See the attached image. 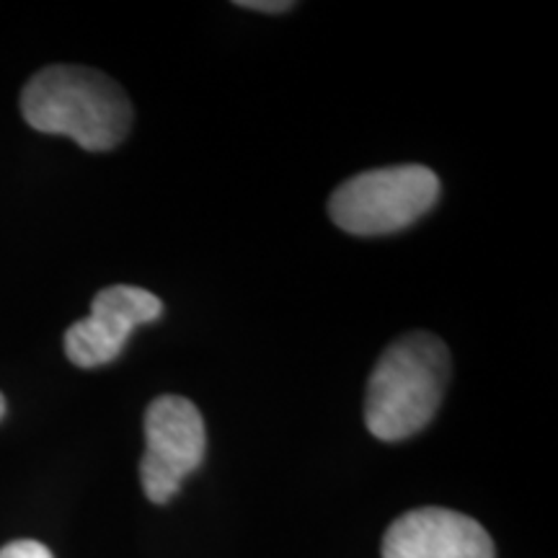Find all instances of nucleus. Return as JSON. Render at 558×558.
Masks as SVG:
<instances>
[{
  "label": "nucleus",
  "instance_id": "nucleus-1",
  "mask_svg": "<svg viewBox=\"0 0 558 558\" xmlns=\"http://www.w3.org/2000/svg\"><path fill=\"white\" fill-rule=\"evenodd\" d=\"M21 114L34 130L65 135L90 153L117 148L132 128V107L120 83L81 65L39 70L21 94Z\"/></svg>",
  "mask_w": 558,
  "mask_h": 558
},
{
  "label": "nucleus",
  "instance_id": "nucleus-2",
  "mask_svg": "<svg viewBox=\"0 0 558 558\" xmlns=\"http://www.w3.org/2000/svg\"><path fill=\"white\" fill-rule=\"evenodd\" d=\"M450 380V352L435 333L416 331L380 354L367 383L369 435L399 442L422 432L437 414Z\"/></svg>",
  "mask_w": 558,
  "mask_h": 558
},
{
  "label": "nucleus",
  "instance_id": "nucleus-3",
  "mask_svg": "<svg viewBox=\"0 0 558 558\" xmlns=\"http://www.w3.org/2000/svg\"><path fill=\"white\" fill-rule=\"evenodd\" d=\"M437 197L439 179L427 166H388L344 181L331 194L329 215L352 235H386L416 222Z\"/></svg>",
  "mask_w": 558,
  "mask_h": 558
},
{
  "label": "nucleus",
  "instance_id": "nucleus-4",
  "mask_svg": "<svg viewBox=\"0 0 558 558\" xmlns=\"http://www.w3.org/2000/svg\"><path fill=\"white\" fill-rule=\"evenodd\" d=\"M205 418L190 399L160 396L145 411V456L140 460L145 497L166 505L179 494L181 481L205 460Z\"/></svg>",
  "mask_w": 558,
  "mask_h": 558
},
{
  "label": "nucleus",
  "instance_id": "nucleus-5",
  "mask_svg": "<svg viewBox=\"0 0 558 558\" xmlns=\"http://www.w3.org/2000/svg\"><path fill=\"white\" fill-rule=\"evenodd\" d=\"M163 303L135 284H111L90 300V316L65 331V354L78 367H101L114 362L137 326L160 318Z\"/></svg>",
  "mask_w": 558,
  "mask_h": 558
},
{
  "label": "nucleus",
  "instance_id": "nucleus-6",
  "mask_svg": "<svg viewBox=\"0 0 558 558\" xmlns=\"http://www.w3.org/2000/svg\"><path fill=\"white\" fill-rule=\"evenodd\" d=\"M383 558H494V543L469 514L422 507L388 527Z\"/></svg>",
  "mask_w": 558,
  "mask_h": 558
},
{
  "label": "nucleus",
  "instance_id": "nucleus-7",
  "mask_svg": "<svg viewBox=\"0 0 558 558\" xmlns=\"http://www.w3.org/2000/svg\"><path fill=\"white\" fill-rule=\"evenodd\" d=\"M0 558H52V554L37 541H13L0 548Z\"/></svg>",
  "mask_w": 558,
  "mask_h": 558
},
{
  "label": "nucleus",
  "instance_id": "nucleus-8",
  "mask_svg": "<svg viewBox=\"0 0 558 558\" xmlns=\"http://www.w3.org/2000/svg\"><path fill=\"white\" fill-rule=\"evenodd\" d=\"M241 9L264 11V13H282L295 9V3H284V0H241Z\"/></svg>",
  "mask_w": 558,
  "mask_h": 558
},
{
  "label": "nucleus",
  "instance_id": "nucleus-9",
  "mask_svg": "<svg viewBox=\"0 0 558 558\" xmlns=\"http://www.w3.org/2000/svg\"><path fill=\"white\" fill-rule=\"evenodd\" d=\"M5 416V399H3V393H0V418Z\"/></svg>",
  "mask_w": 558,
  "mask_h": 558
}]
</instances>
